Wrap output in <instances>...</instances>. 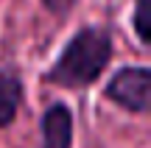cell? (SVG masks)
<instances>
[{
	"instance_id": "6da1fadb",
	"label": "cell",
	"mask_w": 151,
	"mask_h": 148,
	"mask_svg": "<svg viewBox=\"0 0 151 148\" xmlns=\"http://www.w3.org/2000/svg\"><path fill=\"white\" fill-rule=\"evenodd\" d=\"M115 53V39L106 25H84L67 39L62 53L45 73V81L62 89H87L104 76Z\"/></svg>"
},
{
	"instance_id": "7a4b0ae2",
	"label": "cell",
	"mask_w": 151,
	"mask_h": 148,
	"mask_svg": "<svg viewBox=\"0 0 151 148\" xmlns=\"http://www.w3.org/2000/svg\"><path fill=\"white\" fill-rule=\"evenodd\" d=\"M104 98L132 115H146L151 109V70L146 64H126L115 70L104 87Z\"/></svg>"
},
{
	"instance_id": "3957f363",
	"label": "cell",
	"mask_w": 151,
	"mask_h": 148,
	"mask_svg": "<svg viewBox=\"0 0 151 148\" xmlns=\"http://www.w3.org/2000/svg\"><path fill=\"white\" fill-rule=\"evenodd\" d=\"M42 148H73V109L67 104H50L39 120Z\"/></svg>"
},
{
	"instance_id": "277c9868",
	"label": "cell",
	"mask_w": 151,
	"mask_h": 148,
	"mask_svg": "<svg viewBox=\"0 0 151 148\" xmlns=\"http://www.w3.org/2000/svg\"><path fill=\"white\" fill-rule=\"evenodd\" d=\"M25 101V84L22 76L11 67H0V129L11 126Z\"/></svg>"
},
{
	"instance_id": "5b68a950",
	"label": "cell",
	"mask_w": 151,
	"mask_h": 148,
	"mask_svg": "<svg viewBox=\"0 0 151 148\" xmlns=\"http://www.w3.org/2000/svg\"><path fill=\"white\" fill-rule=\"evenodd\" d=\"M132 28H134L137 42L146 48L148 39V0H134V11H132Z\"/></svg>"
},
{
	"instance_id": "8992f818",
	"label": "cell",
	"mask_w": 151,
	"mask_h": 148,
	"mask_svg": "<svg viewBox=\"0 0 151 148\" xmlns=\"http://www.w3.org/2000/svg\"><path fill=\"white\" fill-rule=\"evenodd\" d=\"M39 3H42L53 17L65 20V17H70V11L76 9V6H78V0H39Z\"/></svg>"
}]
</instances>
